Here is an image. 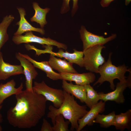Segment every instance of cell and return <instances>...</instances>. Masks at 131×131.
I'll return each instance as SVG.
<instances>
[{
    "label": "cell",
    "instance_id": "obj_20",
    "mask_svg": "<svg viewBox=\"0 0 131 131\" xmlns=\"http://www.w3.org/2000/svg\"><path fill=\"white\" fill-rule=\"evenodd\" d=\"M33 7L35 11V13L34 15L30 18V20L32 22H35L39 24L41 27L43 28L44 25L47 24L46 16L50 9L47 8L44 9L41 8L36 2L33 3Z\"/></svg>",
    "mask_w": 131,
    "mask_h": 131
},
{
    "label": "cell",
    "instance_id": "obj_7",
    "mask_svg": "<svg viewBox=\"0 0 131 131\" xmlns=\"http://www.w3.org/2000/svg\"><path fill=\"white\" fill-rule=\"evenodd\" d=\"M79 33L80 38L83 43V51L95 45H103L115 39L117 36L116 34H113L109 37L104 38L103 36L98 35L88 31L83 25L81 26Z\"/></svg>",
    "mask_w": 131,
    "mask_h": 131
},
{
    "label": "cell",
    "instance_id": "obj_8",
    "mask_svg": "<svg viewBox=\"0 0 131 131\" xmlns=\"http://www.w3.org/2000/svg\"><path fill=\"white\" fill-rule=\"evenodd\" d=\"M131 75H130L126 81L118 82L114 91L107 93L103 92L98 93L100 100L105 102L108 101L115 102L120 104L123 103L125 100L123 95L124 90L127 87H131Z\"/></svg>",
    "mask_w": 131,
    "mask_h": 131
},
{
    "label": "cell",
    "instance_id": "obj_3",
    "mask_svg": "<svg viewBox=\"0 0 131 131\" xmlns=\"http://www.w3.org/2000/svg\"><path fill=\"white\" fill-rule=\"evenodd\" d=\"M112 54V53L110 52L107 61L99 67L98 73L100 74V76L94 86L98 83L100 85L104 82L107 81L110 83L111 89L114 90L115 87L114 83V79H117L121 82L126 81L125 74L127 72L131 73V69H128L124 64L118 66L113 65L111 58Z\"/></svg>",
    "mask_w": 131,
    "mask_h": 131
},
{
    "label": "cell",
    "instance_id": "obj_13",
    "mask_svg": "<svg viewBox=\"0 0 131 131\" xmlns=\"http://www.w3.org/2000/svg\"><path fill=\"white\" fill-rule=\"evenodd\" d=\"M21 65H12L5 62L2 52L0 53V80H5L12 76L24 74Z\"/></svg>",
    "mask_w": 131,
    "mask_h": 131
},
{
    "label": "cell",
    "instance_id": "obj_16",
    "mask_svg": "<svg viewBox=\"0 0 131 131\" xmlns=\"http://www.w3.org/2000/svg\"><path fill=\"white\" fill-rule=\"evenodd\" d=\"M17 9L20 14V20L16 23L19 27L16 32L14 34L15 35H21L25 32L32 31L39 32L42 35L45 34V31L43 28L35 27L27 21L25 18L26 13L24 8H20Z\"/></svg>",
    "mask_w": 131,
    "mask_h": 131
},
{
    "label": "cell",
    "instance_id": "obj_11",
    "mask_svg": "<svg viewBox=\"0 0 131 131\" xmlns=\"http://www.w3.org/2000/svg\"><path fill=\"white\" fill-rule=\"evenodd\" d=\"M105 103L101 100L93 106L90 110L78 121V127L77 131H81L87 125L91 126L93 124V121L99 113L103 112L105 109Z\"/></svg>",
    "mask_w": 131,
    "mask_h": 131
},
{
    "label": "cell",
    "instance_id": "obj_4",
    "mask_svg": "<svg viewBox=\"0 0 131 131\" xmlns=\"http://www.w3.org/2000/svg\"><path fill=\"white\" fill-rule=\"evenodd\" d=\"M105 47L97 45L83 51L84 66L86 69L91 72L98 73L99 67L105 62L101 54L102 51Z\"/></svg>",
    "mask_w": 131,
    "mask_h": 131
},
{
    "label": "cell",
    "instance_id": "obj_18",
    "mask_svg": "<svg viewBox=\"0 0 131 131\" xmlns=\"http://www.w3.org/2000/svg\"><path fill=\"white\" fill-rule=\"evenodd\" d=\"M48 62L52 68L57 71L59 73H78L73 66V64L65 59L63 60L57 58L50 54Z\"/></svg>",
    "mask_w": 131,
    "mask_h": 131
},
{
    "label": "cell",
    "instance_id": "obj_22",
    "mask_svg": "<svg viewBox=\"0 0 131 131\" xmlns=\"http://www.w3.org/2000/svg\"><path fill=\"white\" fill-rule=\"evenodd\" d=\"M115 115L114 111L107 115L99 114L93 122L94 123H99L102 128H106L113 126Z\"/></svg>",
    "mask_w": 131,
    "mask_h": 131
},
{
    "label": "cell",
    "instance_id": "obj_10",
    "mask_svg": "<svg viewBox=\"0 0 131 131\" xmlns=\"http://www.w3.org/2000/svg\"><path fill=\"white\" fill-rule=\"evenodd\" d=\"M16 57L19 61L20 65L23 68L24 74L25 78L26 90L33 91V81L38 75V72L33 64L28 60L20 55L19 52L16 54Z\"/></svg>",
    "mask_w": 131,
    "mask_h": 131
},
{
    "label": "cell",
    "instance_id": "obj_25",
    "mask_svg": "<svg viewBox=\"0 0 131 131\" xmlns=\"http://www.w3.org/2000/svg\"><path fill=\"white\" fill-rule=\"evenodd\" d=\"M71 0H63L61 9V13H64L68 12L70 9L69 3ZM73 1V6L72 11V15L74 16L78 8V0H72Z\"/></svg>",
    "mask_w": 131,
    "mask_h": 131
},
{
    "label": "cell",
    "instance_id": "obj_29",
    "mask_svg": "<svg viewBox=\"0 0 131 131\" xmlns=\"http://www.w3.org/2000/svg\"><path fill=\"white\" fill-rule=\"evenodd\" d=\"M125 4L126 6L128 5L131 1V0H125Z\"/></svg>",
    "mask_w": 131,
    "mask_h": 131
},
{
    "label": "cell",
    "instance_id": "obj_21",
    "mask_svg": "<svg viewBox=\"0 0 131 131\" xmlns=\"http://www.w3.org/2000/svg\"><path fill=\"white\" fill-rule=\"evenodd\" d=\"M14 19L12 15H7L4 17L0 24V53L1 48L9 39L7 33V28Z\"/></svg>",
    "mask_w": 131,
    "mask_h": 131
},
{
    "label": "cell",
    "instance_id": "obj_26",
    "mask_svg": "<svg viewBox=\"0 0 131 131\" xmlns=\"http://www.w3.org/2000/svg\"><path fill=\"white\" fill-rule=\"evenodd\" d=\"M41 131H53L52 126L45 118L43 119V123L40 130Z\"/></svg>",
    "mask_w": 131,
    "mask_h": 131
},
{
    "label": "cell",
    "instance_id": "obj_12",
    "mask_svg": "<svg viewBox=\"0 0 131 131\" xmlns=\"http://www.w3.org/2000/svg\"><path fill=\"white\" fill-rule=\"evenodd\" d=\"M60 74L61 80L70 82L73 81L76 84L81 85L92 83L96 78L94 74L91 72L82 74L65 73Z\"/></svg>",
    "mask_w": 131,
    "mask_h": 131
},
{
    "label": "cell",
    "instance_id": "obj_17",
    "mask_svg": "<svg viewBox=\"0 0 131 131\" xmlns=\"http://www.w3.org/2000/svg\"><path fill=\"white\" fill-rule=\"evenodd\" d=\"M16 83L12 79L6 83L0 84V104L1 105L6 98L13 95H17L22 90L23 83H21L17 88L15 87Z\"/></svg>",
    "mask_w": 131,
    "mask_h": 131
},
{
    "label": "cell",
    "instance_id": "obj_27",
    "mask_svg": "<svg viewBox=\"0 0 131 131\" xmlns=\"http://www.w3.org/2000/svg\"><path fill=\"white\" fill-rule=\"evenodd\" d=\"M114 0H101L100 4L101 6L103 8L107 7L110 3Z\"/></svg>",
    "mask_w": 131,
    "mask_h": 131
},
{
    "label": "cell",
    "instance_id": "obj_23",
    "mask_svg": "<svg viewBox=\"0 0 131 131\" xmlns=\"http://www.w3.org/2000/svg\"><path fill=\"white\" fill-rule=\"evenodd\" d=\"M86 91V106L90 109L97 104L100 100L98 93L90 84L84 85Z\"/></svg>",
    "mask_w": 131,
    "mask_h": 131
},
{
    "label": "cell",
    "instance_id": "obj_1",
    "mask_svg": "<svg viewBox=\"0 0 131 131\" xmlns=\"http://www.w3.org/2000/svg\"><path fill=\"white\" fill-rule=\"evenodd\" d=\"M16 103L7 112L9 123L20 129L35 126L45 115L47 101L42 95L26 90L15 95Z\"/></svg>",
    "mask_w": 131,
    "mask_h": 131
},
{
    "label": "cell",
    "instance_id": "obj_5",
    "mask_svg": "<svg viewBox=\"0 0 131 131\" xmlns=\"http://www.w3.org/2000/svg\"><path fill=\"white\" fill-rule=\"evenodd\" d=\"M33 89L35 92L43 95L47 101L51 102L56 108L60 107L64 100L63 90L50 87L44 81L41 82H34Z\"/></svg>",
    "mask_w": 131,
    "mask_h": 131
},
{
    "label": "cell",
    "instance_id": "obj_2",
    "mask_svg": "<svg viewBox=\"0 0 131 131\" xmlns=\"http://www.w3.org/2000/svg\"><path fill=\"white\" fill-rule=\"evenodd\" d=\"M64 99L61 106L56 108L50 105L49 107V112L47 115L50 118L53 125L55 123V118L61 114L67 119L71 124L70 130L76 131L78 127L79 120L83 117L88 112L86 105H79L74 99V96L63 90Z\"/></svg>",
    "mask_w": 131,
    "mask_h": 131
},
{
    "label": "cell",
    "instance_id": "obj_15",
    "mask_svg": "<svg viewBox=\"0 0 131 131\" xmlns=\"http://www.w3.org/2000/svg\"><path fill=\"white\" fill-rule=\"evenodd\" d=\"M62 84L63 90L75 97L81 103H85L86 91L84 85L74 84L72 82L68 83L64 80H62Z\"/></svg>",
    "mask_w": 131,
    "mask_h": 131
},
{
    "label": "cell",
    "instance_id": "obj_19",
    "mask_svg": "<svg viewBox=\"0 0 131 131\" xmlns=\"http://www.w3.org/2000/svg\"><path fill=\"white\" fill-rule=\"evenodd\" d=\"M113 126L115 129L121 131L126 129L129 130L131 127V109L126 112L115 115Z\"/></svg>",
    "mask_w": 131,
    "mask_h": 131
},
{
    "label": "cell",
    "instance_id": "obj_24",
    "mask_svg": "<svg viewBox=\"0 0 131 131\" xmlns=\"http://www.w3.org/2000/svg\"><path fill=\"white\" fill-rule=\"evenodd\" d=\"M70 122L68 120L65 121L63 115L59 114L55 118V123L52 126L53 131H69L68 125Z\"/></svg>",
    "mask_w": 131,
    "mask_h": 131
},
{
    "label": "cell",
    "instance_id": "obj_28",
    "mask_svg": "<svg viewBox=\"0 0 131 131\" xmlns=\"http://www.w3.org/2000/svg\"><path fill=\"white\" fill-rule=\"evenodd\" d=\"M2 108V106L0 104V111ZM3 121V117L0 112V123H2Z\"/></svg>",
    "mask_w": 131,
    "mask_h": 131
},
{
    "label": "cell",
    "instance_id": "obj_6",
    "mask_svg": "<svg viewBox=\"0 0 131 131\" xmlns=\"http://www.w3.org/2000/svg\"><path fill=\"white\" fill-rule=\"evenodd\" d=\"M13 41L16 44L18 45L22 43H36L42 45L47 46H54L59 49L66 50L67 45L65 44L59 42L48 37H41L33 34L32 31L26 32L25 35H16L12 39Z\"/></svg>",
    "mask_w": 131,
    "mask_h": 131
},
{
    "label": "cell",
    "instance_id": "obj_9",
    "mask_svg": "<svg viewBox=\"0 0 131 131\" xmlns=\"http://www.w3.org/2000/svg\"><path fill=\"white\" fill-rule=\"evenodd\" d=\"M44 46L45 49L42 50V53H48L58 57L64 58L70 63L76 64L81 67H83V51H78L75 49H74L73 52L70 53L66 51H64L63 49H59L57 52H54L52 50V46L44 45Z\"/></svg>",
    "mask_w": 131,
    "mask_h": 131
},
{
    "label": "cell",
    "instance_id": "obj_30",
    "mask_svg": "<svg viewBox=\"0 0 131 131\" xmlns=\"http://www.w3.org/2000/svg\"><path fill=\"white\" fill-rule=\"evenodd\" d=\"M2 130V128L0 124V131H1Z\"/></svg>",
    "mask_w": 131,
    "mask_h": 131
},
{
    "label": "cell",
    "instance_id": "obj_14",
    "mask_svg": "<svg viewBox=\"0 0 131 131\" xmlns=\"http://www.w3.org/2000/svg\"><path fill=\"white\" fill-rule=\"evenodd\" d=\"M20 55L30 61L35 67L44 72L47 76L53 80H61L60 74L54 72L49 64L48 61L38 62L32 58L28 55L19 52Z\"/></svg>",
    "mask_w": 131,
    "mask_h": 131
}]
</instances>
